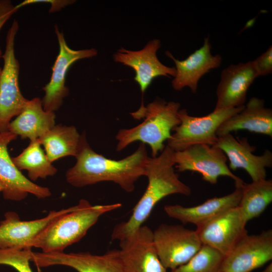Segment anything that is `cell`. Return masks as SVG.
<instances>
[{"label": "cell", "instance_id": "3957f363", "mask_svg": "<svg viewBox=\"0 0 272 272\" xmlns=\"http://www.w3.org/2000/svg\"><path fill=\"white\" fill-rule=\"evenodd\" d=\"M180 107L178 102L157 99L131 113L134 119H144L136 126L118 131L115 137L116 151H120L130 144L139 141L150 146L152 157L157 156L165 148L164 142L170 138L171 131L180 123L178 116Z\"/></svg>", "mask_w": 272, "mask_h": 272}, {"label": "cell", "instance_id": "4316f807", "mask_svg": "<svg viewBox=\"0 0 272 272\" xmlns=\"http://www.w3.org/2000/svg\"><path fill=\"white\" fill-rule=\"evenodd\" d=\"M31 249L0 250V265H6L18 272H33L29 264Z\"/></svg>", "mask_w": 272, "mask_h": 272}, {"label": "cell", "instance_id": "83f0119b", "mask_svg": "<svg viewBox=\"0 0 272 272\" xmlns=\"http://www.w3.org/2000/svg\"><path fill=\"white\" fill-rule=\"evenodd\" d=\"M258 77L266 76L272 73V47L253 60Z\"/></svg>", "mask_w": 272, "mask_h": 272}, {"label": "cell", "instance_id": "2e32d148", "mask_svg": "<svg viewBox=\"0 0 272 272\" xmlns=\"http://www.w3.org/2000/svg\"><path fill=\"white\" fill-rule=\"evenodd\" d=\"M74 208L51 211L45 217L32 221H21L14 212L5 213L0 222V250L32 249L33 241L50 223Z\"/></svg>", "mask_w": 272, "mask_h": 272}, {"label": "cell", "instance_id": "e0dca14e", "mask_svg": "<svg viewBox=\"0 0 272 272\" xmlns=\"http://www.w3.org/2000/svg\"><path fill=\"white\" fill-rule=\"evenodd\" d=\"M213 146L224 153L229 161L230 169H244L252 181L266 179V168L272 167L271 152L266 149L261 155H254L256 147L250 145L245 138L239 139L231 133L226 134L219 137Z\"/></svg>", "mask_w": 272, "mask_h": 272}, {"label": "cell", "instance_id": "d4e9b609", "mask_svg": "<svg viewBox=\"0 0 272 272\" xmlns=\"http://www.w3.org/2000/svg\"><path fill=\"white\" fill-rule=\"evenodd\" d=\"M12 159L20 171H28V177L32 181L52 176L57 171L48 159L38 139L30 141L28 146L21 154Z\"/></svg>", "mask_w": 272, "mask_h": 272}, {"label": "cell", "instance_id": "8fae6325", "mask_svg": "<svg viewBox=\"0 0 272 272\" xmlns=\"http://www.w3.org/2000/svg\"><path fill=\"white\" fill-rule=\"evenodd\" d=\"M31 261L38 267L61 265L78 272H124L119 249H111L102 255L88 252H36L32 251Z\"/></svg>", "mask_w": 272, "mask_h": 272}, {"label": "cell", "instance_id": "7a4b0ae2", "mask_svg": "<svg viewBox=\"0 0 272 272\" xmlns=\"http://www.w3.org/2000/svg\"><path fill=\"white\" fill-rule=\"evenodd\" d=\"M174 151L167 145L159 156L148 158L146 176L148 185L132 210L130 218L116 225L111 239L121 241L130 236L150 216L154 207L171 194L189 195L191 188L182 182L175 172Z\"/></svg>", "mask_w": 272, "mask_h": 272}, {"label": "cell", "instance_id": "30bf717a", "mask_svg": "<svg viewBox=\"0 0 272 272\" xmlns=\"http://www.w3.org/2000/svg\"><path fill=\"white\" fill-rule=\"evenodd\" d=\"M54 30L59 44V54L52 67L50 80L42 88L45 95L41 100L44 110L54 112L60 107L63 99L69 93L65 83L70 67L78 60L90 58L97 54V51L94 48L79 50L71 49L65 40L63 32L59 31L56 25Z\"/></svg>", "mask_w": 272, "mask_h": 272}, {"label": "cell", "instance_id": "484cf974", "mask_svg": "<svg viewBox=\"0 0 272 272\" xmlns=\"http://www.w3.org/2000/svg\"><path fill=\"white\" fill-rule=\"evenodd\" d=\"M225 255L218 250L202 245L199 250L185 264L171 272H220Z\"/></svg>", "mask_w": 272, "mask_h": 272}, {"label": "cell", "instance_id": "4fadbf2b", "mask_svg": "<svg viewBox=\"0 0 272 272\" xmlns=\"http://www.w3.org/2000/svg\"><path fill=\"white\" fill-rule=\"evenodd\" d=\"M161 46L159 39L150 41L141 50L132 51L121 48L113 55L115 62L122 63L133 69L134 80L140 86L142 101L140 108L144 107V94L153 80L159 76L175 77V67H168L158 59L157 52Z\"/></svg>", "mask_w": 272, "mask_h": 272}, {"label": "cell", "instance_id": "277c9868", "mask_svg": "<svg viewBox=\"0 0 272 272\" xmlns=\"http://www.w3.org/2000/svg\"><path fill=\"white\" fill-rule=\"evenodd\" d=\"M121 205L114 203L93 206L86 199H80L72 211L50 223L33 241L31 248H40L43 252H63L80 241L101 216Z\"/></svg>", "mask_w": 272, "mask_h": 272}, {"label": "cell", "instance_id": "f546056e", "mask_svg": "<svg viewBox=\"0 0 272 272\" xmlns=\"http://www.w3.org/2000/svg\"><path fill=\"white\" fill-rule=\"evenodd\" d=\"M17 10L11 2L8 0H0V30L5 23ZM2 52L0 47V58L2 57Z\"/></svg>", "mask_w": 272, "mask_h": 272}, {"label": "cell", "instance_id": "ffe728a7", "mask_svg": "<svg viewBox=\"0 0 272 272\" xmlns=\"http://www.w3.org/2000/svg\"><path fill=\"white\" fill-rule=\"evenodd\" d=\"M242 186H235V190L227 195L209 199L196 206L185 207L179 205H166L164 210L169 217L183 224H193L197 227L237 207L241 196Z\"/></svg>", "mask_w": 272, "mask_h": 272}, {"label": "cell", "instance_id": "7402d4cb", "mask_svg": "<svg viewBox=\"0 0 272 272\" xmlns=\"http://www.w3.org/2000/svg\"><path fill=\"white\" fill-rule=\"evenodd\" d=\"M55 123L54 112L45 111L41 99L28 100L22 112L10 122L8 130L22 139L30 141L39 139L51 129Z\"/></svg>", "mask_w": 272, "mask_h": 272}, {"label": "cell", "instance_id": "8992f818", "mask_svg": "<svg viewBox=\"0 0 272 272\" xmlns=\"http://www.w3.org/2000/svg\"><path fill=\"white\" fill-rule=\"evenodd\" d=\"M18 29V22L15 20L7 32L2 55L4 62L0 75V132L8 130L12 118L22 112L28 101L21 93L19 84L20 64L14 47Z\"/></svg>", "mask_w": 272, "mask_h": 272}, {"label": "cell", "instance_id": "9c48e42d", "mask_svg": "<svg viewBox=\"0 0 272 272\" xmlns=\"http://www.w3.org/2000/svg\"><path fill=\"white\" fill-rule=\"evenodd\" d=\"M246 223L237 206L197 227L195 231L202 245L225 256L247 234Z\"/></svg>", "mask_w": 272, "mask_h": 272}, {"label": "cell", "instance_id": "52a82bcc", "mask_svg": "<svg viewBox=\"0 0 272 272\" xmlns=\"http://www.w3.org/2000/svg\"><path fill=\"white\" fill-rule=\"evenodd\" d=\"M153 240L160 261L171 270L186 263L202 245L195 230L180 225L161 224L153 231Z\"/></svg>", "mask_w": 272, "mask_h": 272}, {"label": "cell", "instance_id": "ba28073f", "mask_svg": "<svg viewBox=\"0 0 272 272\" xmlns=\"http://www.w3.org/2000/svg\"><path fill=\"white\" fill-rule=\"evenodd\" d=\"M175 167L179 172L190 171L200 174L202 179L215 184L220 176H227L235 186L244 183L234 174L227 164V158L219 148L207 144H197L174 152Z\"/></svg>", "mask_w": 272, "mask_h": 272}, {"label": "cell", "instance_id": "4dcf8cb0", "mask_svg": "<svg viewBox=\"0 0 272 272\" xmlns=\"http://www.w3.org/2000/svg\"><path fill=\"white\" fill-rule=\"evenodd\" d=\"M261 272H272V264L271 262L268 264L266 268Z\"/></svg>", "mask_w": 272, "mask_h": 272}, {"label": "cell", "instance_id": "d6a6232c", "mask_svg": "<svg viewBox=\"0 0 272 272\" xmlns=\"http://www.w3.org/2000/svg\"><path fill=\"white\" fill-rule=\"evenodd\" d=\"M1 72H2V69H1V67H0V75H1Z\"/></svg>", "mask_w": 272, "mask_h": 272}, {"label": "cell", "instance_id": "7c38bea8", "mask_svg": "<svg viewBox=\"0 0 272 272\" xmlns=\"http://www.w3.org/2000/svg\"><path fill=\"white\" fill-rule=\"evenodd\" d=\"M272 259V230L245 236L223 259L220 272H250Z\"/></svg>", "mask_w": 272, "mask_h": 272}, {"label": "cell", "instance_id": "5b68a950", "mask_svg": "<svg viewBox=\"0 0 272 272\" xmlns=\"http://www.w3.org/2000/svg\"><path fill=\"white\" fill-rule=\"evenodd\" d=\"M244 105L214 109L200 117L189 115L186 109H180L178 113L180 123L173 128L167 146L174 152L197 144L214 146L218 138L216 133L218 128L227 119L242 110Z\"/></svg>", "mask_w": 272, "mask_h": 272}, {"label": "cell", "instance_id": "cb8c5ba5", "mask_svg": "<svg viewBox=\"0 0 272 272\" xmlns=\"http://www.w3.org/2000/svg\"><path fill=\"white\" fill-rule=\"evenodd\" d=\"M272 201V181L266 179L242 186L238 206L247 222L260 215Z\"/></svg>", "mask_w": 272, "mask_h": 272}, {"label": "cell", "instance_id": "9a60e30c", "mask_svg": "<svg viewBox=\"0 0 272 272\" xmlns=\"http://www.w3.org/2000/svg\"><path fill=\"white\" fill-rule=\"evenodd\" d=\"M119 243L124 272H167L157 254L153 231L147 226L142 225Z\"/></svg>", "mask_w": 272, "mask_h": 272}, {"label": "cell", "instance_id": "1f68e13d", "mask_svg": "<svg viewBox=\"0 0 272 272\" xmlns=\"http://www.w3.org/2000/svg\"><path fill=\"white\" fill-rule=\"evenodd\" d=\"M4 190V186L3 184L0 182V192H2Z\"/></svg>", "mask_w": 272, "mask_h": 272}, {"label": "cell", "instance_id": "603a6c76", "mask_svg": "<svg viewBox=\"0 0 272 272\" xmlns=\"http://www.w3.org/2000/svg\"><path fill=\"white\" fill-rule=\"evenodd\" d=\"M81 134L74 126L55 125L38 139L51 163L62 157L76 156Z\"/></svg>", "mask_w": 272, "mask_h": 272}, {"label": "cell", "instance_id": "ac0fdd59", "mask_svg": "<svg viewBox=\"0 0 272 272\" xmlns=\"http://www.w3.org/2000/svg\"><path fill=\"white\" fill-rule=\"evenodd\" d=\"M258 77L253 61L231 64L221 72L215 110L245 105L248 88Z\"/></svg>", "mask_w": 272, "mask_h": 272}, {"label": "cell", "instance_id": "5bb4252c", "mask_svg": "<svg viewBox=\"0 0 272 272\" xmlns=\"http://www.w3.org/2000/svg\"><path fill=\"white\" fill-rule=\"evenodd\" d=\"M17 135L9 130L0 132V182L4 186L3 197L7 200L21 201L30 193L38 198L49 197V189L34 183L15 165L8 146Z\"/></svg>", "mask_w": 272, "mask_h": 272}, {"label": "cell", "instance_id": "d6986e66", "mask_svg": "<svg viewBox=\"0 0 272 272\" xmlns=\"http://www.w3.org/2000/svg\"><path fill=\"white\" fill-rule=\"evenodd\" d=\"M166 55L175 64L176 74L172 81V86L176 91L185 87L190 88L193 93L197 92L200 79L211 70L219 67L222 58L220 54L213 55L209 37L205 38L203 45L185 59H176L168 51Z\"/></svg>", "mask_w": 272, "mask_h": 272}, {"label": "cell", "instance_id": "f1b7e54d", "mask_svg": "<svg viewBox=\"0 0 272 272\" xmlns=\"http://www.w3.org/2000/svg\"><path fill=\"white\" fill-rule=\"evenodd\" d=\"M75 2L71 0H25L15 6L18 10L19 8L28 5L36 3H47L51 4L49 12L53 13L60 10L64 7L71 5Z\"/></svg>", "mask_w": 272, "mask_h": 272}, {"label": "cell", "instance_id": "6da1fadb", "mask_svg": "<svg viewBox=\"0 0 272 272\" xmlns=\"http://www.w3.org/2000/svg\"><path fill=\"white\" fill-rule=\"evenodd\" d=\"M149 157L146 145L140 143L133 153L124 158L119 160L107 158L91 148L83 132L76 163L66 172V181L76 187L110 181L131 192L134 189L135 182L146 176Z\"/></svg>", "mask_w": 272, "mask_h": 272}, {"label": "cell", "instance_id": "44dd1931", "mask_svg": "<svg viewBox=\"0 0 272 272\" xmlns=\"http://www.w3.org/2000/svg\"><path fill=\"white\" fill-rule=\"evenodd\" d=\"M247 130L272 137V110L265 107L263 99L250 98L240 112L223 122L217 131V135Z\"/></svg>", "mask_w": 272, "mask_h": 272}]
</instances>
